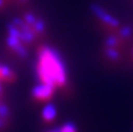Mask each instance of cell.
Masks as SVG:
<instances>
[{
  "label": "cell",
  "mask_w": 133,
  "mask_h": 132,
  "mask_svg": "<svg viewBox=\"0 0 133 132\" xmlns=\"http://www.w3.org/2000/svg\"><path fill=\"white\" fill-rule=\"evenodd\" d=\"M90 9L94 13V15L97 19H99L103 23H105L106 26H109L111 28H119L120 26L119 20L117 18H115V16H112L111 14H109L103 7L98 6V5H91Z\"/></svg>",
  "instance_id": "3957f363"
},
{
  "label": "cell",
  "mask_w": 133,
  "mask_h": 132,
  "mask_svg": "<svg viewBox=\"0 0 133 132\" xmlns=\"http://www.w3.org/2000/svg\"><path fill=\"white\" fill-rule=\"evenodd\" d=\"M132 33H133V30L130 26H124V27H122L119 29V35L123 39H129V37H131Z\"/></svg>",
  "instance_id": "ba28073f"
},
{
  "label": "cell",
  "mask_w": 133,
  "mask_h": 132,
  "mask_svg": "<svg viewBox=\"0 0 133 132\" xmlns=\"http://www.w3.org/2000/svg\"><path fill=\"white\" fill-rule=\"evenodd\" d=\"M37 76L41 83L53 88H60L66 84V69L61 56L56 50L42 46L37 53Z\"/></svg>",
  "instance_id": "6da1fadb"
},
{
  "label": "cell",
  "mask_w": 133,
  "mask_h": 132,
  "mask_svg": "<svg viewBox=\"0 0 133 132\" xmlns=\"http://www.w3.org/2000/svg\"><path fill=\"white\" fill-rule=\"evenodd\" d=\"M9 116V109L5 104L0 103V117L1 118H7Z\"/></svg>",
  "instance_id": "8fae6325"
},
{
  "label": "cell",
  "mask_w": 133,
  "mask_h": 132,
  "mask_svg": "<svg viewBox=\"0 0 133 132\" xmlns=\"http://www.w3.org/2000/svg\"><path fill=\"white\" fill-rule=\"evenodd\" d=\"M16 80V75L9 67L5 64H0V83H13Z\"/></svg>",
  "instance_id": "5b68a950"
},
{
  "label": "cell",
  "mask_w": 133,
  "mask_h": 132,
  "mask_svg": "<svg viewBox=\"0 0 133 132\" xmlns=\"http://www.w3.org/2000/svg\"><path fill=\"white\" fill-rule=\"evenodd\" d=\"M2 93V87H1V83H0V94Z\"/></svg>",
  "instance_id": "9a60e30c"
},
{
  "label": "cell",
  "mask_w": 133,
  "mask_h": 132,
  "mask_svg": "<svg viewBox=\"0 0 133 132\" xmlns=\"http://www.w3.org/2000/svg\"><path fill=\"white\" fill-rule=\"evenodd\" d=\"M132 54H133V49H132Z\"/></svg>",
  "instance_id": "e0dca14e"
},
{
  "label": "cell",
  "mask_w": 133,
  "mask_h": 132,
  "mask_svg": "<svg viewBox=\"0 0 133 132\" xmlns=\"http://www.w3.org/2000/svg\"><path fill=\"white\" fill-rule=\"evenodd\" d=\"M56 108L54 107L53 104H48L46 108L43 109V112H42V118L46 122H53L56 117Z\"/></svg>",
  "instance_id": "8992f818"
},
{
  "label": "cell",
  "mask_w": 133,
  "mask_h": 132,
  "mask_svg": "<svg viewBox=\"0 0 133 132\" xmlns=\"http://www.w3.org/2000/svg\"><path fill=\"white\" fill-rule=\"evenodd\" d=\"M104 53H105L106 57H108L109 60H111V61H118V60H119V57H120L119 51H118L116 48L106 47L105 50H104Z\"/></svg>",
  "instance_id": "52a82bcc"
},
{
  "label": "cell",
  "mask_w": 133,
  "mask_h": 132,
  "mask_svg": "<svg viewBox=\"0 0 133 132\" xmlns=\"http://www.w3.org/2000/svg\"><path fill=\"white\" fill-rule=\"evenodd\" d=\"M119 44V40H118L117 36H109L108 39L105 40V46L106 47H111V48H116Z\"/></svg>",
  "instance_id": "30bf717a"
},
{
  "label": "cell",
  "mask_w": 133,
  "mask_h": 132,
  "mask_svg": "<svg viewBox=\"0 0 133 132\" xmlns=\"http://www.w3.org/2000/svg\"><path fill=\"white\" fill-rule=\"evenodd\" d=\"M5 4H6V0H0V9L4 8V7H5Z\"/></svg>",
  "instance_id": "4fadbf2b"
},
{
  "label": "cell",
  "mask_w": 133,
  "mask_h": 132,
  "mask_svg": "<svg viewBox=\"0 0 133 132\" xmlns=\"http://www.w3.org/2000/svg\"><path fill=\"white\" fill-rule=\"evenodd\" d=\"M60 132H77V128L74 123L71 122H68L64 125H62L60 128Z\"/></svg>",
  "instance_id": "9c48e42d"
},
{
  "label": "cell",
  "mask_w": 133,
  "mask_h": 132,
  "mask_svg": "<svg viewBox=\"0 0 133 132\" xmlns=\"http://www.w3.org/2000/svg\"><path fill=\"white\" fill-rule=\"evenodd\" d=\"M6 43L15 54H18L20 57H27L28 51L26 46L20 39L19 29L13 22L8 25V33H7Z\"/></svg>",
  "instance_id": "7a4b0ae2"
},
{
  "label": "cell",
  "mask_w": 133,
  "mask_h": 132,
  "mask_svg": "<svg viewBox=\"0 0 133 132\" xmlns=\"http://www.w3.org/2000/svg\"><path fill=\"white\" fill-rule=\"evenodd\" d=\"M49 132H60V129H57V130H51V131H49Z\"/></svg>",
  "instance_id": "5bb4252c"
},
{
  "label": "cell",
  "mask_w": 133,
  "mask_h": 132,
  "mask_svg": "<svg viewBox=\"0 0 133 132\" xmlns=\"http://www.w3.org/2000/svg\"><path fill=\"white\" fill-rule=\"evenodd\" d=\"M21 2H26V1H28V0H20Z\"/></svg>",
  "instance_id": "2e32d148"
},
{
  "label": "cell",
  "mask_w": 133,
  "mask_h": 132,
  "mask_svg": "<svg viewBox=\"0 0 133 132\" xmlns=\"http://www.w3.org/2000/svg\"><path fill=\"white\" fill-rule=\"evenodd\" d=\"M54 91H55V88L41 83L33 89L32 94H33V97L36 101H40V102H49L51 100V97L54 96Z\"/></svg>",
  "instance_id": "277c9868"
},
{
  "label": "cell",
  "mask_w": 133,
  "mask_h": 132,
  "mask_svg": "<svg viewBox=\"0 0 133 132\" xmlns=\"http://www.w3.org/2000/svg\"><path fill=\"white\" fill-rule=\"evenodd\" d=\"M4 126H5V118H1V117H0V130H1Z\"/></svg>",
  "instance_id": "7c38bea8"
}]
</instances>
